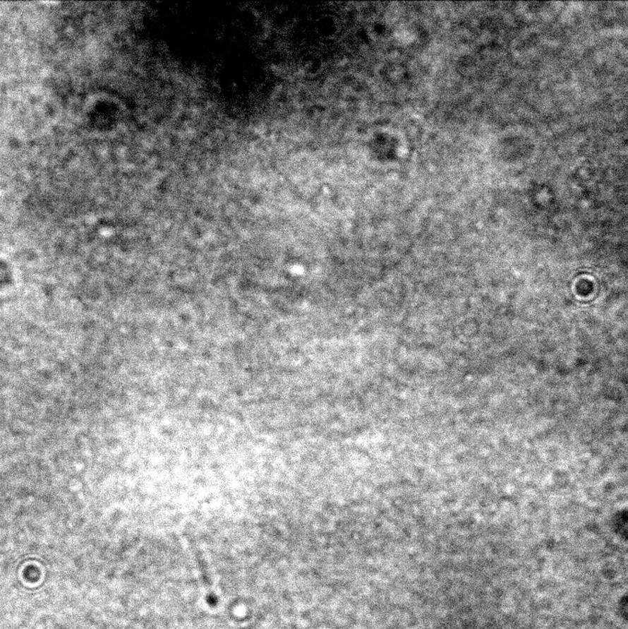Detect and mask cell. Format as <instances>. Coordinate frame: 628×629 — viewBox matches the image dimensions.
<instances>
[{"instance_id": "7a4b0ae2", "label": "cell", "mask_w": 628, "mask_h": 629, "mask_svg": "<svg viewBox=\"0 0 628 629\" xmlns=\"http://www.w3.org/2000/svg\"><path fill=\"white\" fill-rule=\"evenodd\" d=\"M200 571L202 582H203L205 589H206L207 603L211 608H216L217 604H219V597H217L215 591H214L212 585H211L210 575H208L207 571L204 565H201Z\"/></svg>"}, {"instance_id": "6da1fadb", "label": "cell", "mask_w": 628, "mask_h": 629, "mask_svg": "<svg viewBox=\"0 0 628 629\" xmlns=\"http://www.w3.org/2000/svg\"><path fill=\"white\" fill-rule=\"evenodd\" d=\"M359 150L370 167L383 172L404 168L413 153L409 136L387 124L368 128L359 140Z\"/></svg>"}]
</instances>
